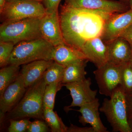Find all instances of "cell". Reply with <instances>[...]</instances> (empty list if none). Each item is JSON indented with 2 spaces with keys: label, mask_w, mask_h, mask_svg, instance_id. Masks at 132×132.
I'll return each mask as SVG.
<instances>
[{
  "label": "cell",
  "mask_w": 132,
  "mask_h": 132,
  "mask_svg": "<svg viewBox=\"0 0 132 132\" xmlns=\"http://www.w3.org/2000/svg\"><path fill=\"white\" fill-rule=\"evenodd\" d=\"M113 14L63 5L59 17L65 43L81 51L87 41L101 37L106 21Z\"/></svg>",
  "instance_id": "obj_1"
},
{
  "label": "cell",
  "mask_w": 132,
  "mask_h": 132,
  "mask_svg": "<svg viewBox=\"0 0 132 132\" xmlns=\"http://www.w3.org/2000/svg\"><path fill=\"white\" fill-rule=\"evenodd\" d=\"M46 86L42 77L28 88L19 103L5 115L4 121L30 118L43 120V99Z\"/></svg>",
  "instance_id": "obj_2"
},
{
  "label": "cell",
  "mask_w": 132,
  "mask_h": 132,
  "mask_svg": "<svg viewBox=\"0 0 132 132\" xmlns=\"http://www.w3.org/2000/svg\"><path fill=\"white\" fill-rule=\"evenodd\" d=\"M41 18H28L6 21L0 26V41L14 43L42 38Z\"/></svg>",
  "instance_id": "obj_3"
},
{
  "label": "cell",
  "mask_w": 132,
  "mask_h": 132,
  "mask_svg": "<svg viewBox=\"0 0 132 132\" xmlns=\"http://www.w3.org/2000/svg\"><path fill=\"white\" fill-rule=\"evenodd\" d=\"M54 47L43 38L18 43L15 45L8 65L20 66L35 61L53 60Z\"/></svg>",
  "instance_id": "obj_4"
},
{
  "label": "cell",
  "mask_w": 132,
  "mask_h": 132,
  "mask_svg": "<svg viewBox=\"0 0 132 132\" xmlns=\"http://www.w3.org/2000/svg\"><path fill=\"white\" fill-rule=\"evenodd\" d=\"M105 98L100 111L104 113L116 132H131L128 121L126 94L121 86L110 97Z\"/></svg>",
  "instance_id": "obj_5"
},
{
  "label": "cell",
  "mask_w": 132,
  "mask_h": 132,
  "mask_svg": "<svg viewBox=\"0 0 132 132\" xmlns=\"http://www.w3.org/2000/svg\"><path fill=\"white\" fill-rule=\"evenodd\" d=\"M46 14L42 3L35 1H20L7 2L2 13L1 19L6 21L28 18H41Z\"/></svg>",
  "instance_id": "obj_6"
},
{
  "label": "cell",
  "mask_w": 132,
  "mask_h": 132,
  "mask_svg": "<svg viewBox=\"0 0 132 132\" xmlns=\"http://www.w3.org/2000/svg\"><path fill=\"white\" fill-rule=\"evenodd\" d=\"M101 94L110 97L121 85V65L107 62L94 71Z\"/></svg>",
  "instance_id": "obj_7"
},
{
  "label": "cell",
  "mask_w": 132,
  "mask_h": 132,
  "mask_svg": "<svg viewBox=\"0 0 132 132\" xmlns=\"http://www.w3.org/2000/svg\"><path fill=\"white\" fill-rule=\"evenodd\" d=\"M64 5L74 9L104 11L111 14L128 11L126 3L113 0H65Z\"/></svg>",
  "instance_id": "obj_8"
},
{
  "label": "cell",
  "mask_w": 132,
  "mask_h": 132,
  "mask_svg": "<svg viewBox=\"0 0 132 132\" xmlns=\"http://www.w3.org/2000/svg\"><path fill=\"white\" fill-rule=\"evenodd\" d=\"M21 74L0 95L1 121H4L5 115L19 103L27 90Z\"/></svg>",
  "instance_id": "obj_9"
},
{
  "label": "cell",
  "mask_w": 132,
  "mask_h": 132,
  "mask_svg": "<svg viewBox=\"0 0 132 132\" xmlns=\"http://www.w3.org/2000/svg\"><path fill=\"white\" fill-rule=\"evenodd\" d=\"M132 24V10L112 15L107 20L101 38L106 43L120 37L121 34Z\"/></svg>",
  "instance_id": "obj_10"
},
{
  "label": "cell",
  "mask_w": 132,
  "mask_h": 132,
  "mask_svg": "<svg viewBox=\"0 0 132 132\" xmlns=\"http://www.w3.org/2000/svg\"><path fill=\"white\" fill-rule=\"evenodd\" d=\"M91 78L85 79L78 82L63 84L70 92L72 101L70 105L67 107L69 109L73 107L82 106L83 105L94 101L97 98V90H92L91 88Z\"/></svg>",
  "instance_id": "obj_11"
},
{
  "label": "cell",
  "mask_w": 132,
  "mask_h": 132,
  "mask_svg": "<svg viewBox=\"0 0 132 132\" xmlns=\"http://www.w3.org/2000/svg\"><path fill=\"white\" fill-rule=\"evenodd\" d=\"M40 28L42 38L54 46L65 43L58 11L51 14H46L42 17Z\"/></svg>",
  "instance_id": "obj_12"
},
{
  "label": "cell",
  "mask_w": 132,
  "mask_h": 132,
  "mask_svg": "<svg viewBox=\"0 0 132 132\" xmlns=\"http://www.w3.org/2000/svg\"><path fill=\"white\" fill-rule=\"evenodd\" d=\"M81 51L88 61L93 63L97 68L108 62V45L101 37L87 41L82 46Z\"/></svg>",
  "instance_id": "obj_13"
},
{
  "label": "cell",
  "mask_w": 132,
  "mask_h": 132,
  "mask_svg": "<svg viewBox=\"0 0 132 132\" xmlns=\"http://www.w3.org/2000/svg\"><path fill=\"white\" fill-rule=\"evenodd\" d=\"M100 103L98 99L85 104L77 111L81 114L79 117V122L83 126L90 124L95 132H108L107 128L104 126L100 118Z\"/></svg>",
  "instance_id": "obj_14"
},
{
  "label": "cell",
  "mask_w": 132,
  "mask_h": 132,
  "mask_svg": "<svg viewBox=\"0 0 132 132\" xmlns=\"http://www.w3.org/2000/svg\"><path fill=\"white\" fill-rule=\"evenodd\" d=\"M107 44L109 48L108 62L117 65L130 62L131 50V45L127 41L119 37Z\"/></svg>",
  "instance_id": "obj_15"
},
{
  "label": "cell",
  "mask_w": 132,
  "mask_h": 132,
  "mask_svg": "<svg viewBox=\"0 0 132 132\" xmlns=\"http://www.w3.org/2000/svg\"><path fill=\"white\" fill-rule=\"evenodd\" d=\"M54 62L53 60H40L22 65L20 73L26 87L28 88L40 80L45 71Z\"/></svg>",
  "instance_id": "obj_16"
},
{
  "label": "cell",
  "mask_w": 132,
  "mask_h": 132,
  "mask_svg": "<svg viewBox=\"0 0 132 132\" xmlns=\"http://www.w3.org/2000/svg\"><path fill=\"white\" fill-rule=\"evenodd\" d=\"M85 59H87L81 51L74 48L65 43L60 44L54 47L52 60L65 67L75 62Z\"/></svg>",
  "instance_id": "obj_17"
},
{
  "label": "cell",
  "mask_w": 132,
  "mask_h": 132,
  "mask_svg": "<svg viewBox=\"0 0 132 132\" xmlns=\"http://www.w3.org/2000/svg\"><path fill=\"white\" fill-rule=\"evenodd\" d=\"M87 59L75 62L65 67L62 84L81 81L86 79L87 73L85 71Z\"/></svg>",
  "instance_id": "obj_18"
},
{
  "label": "cell",
  "mask_w": 132,
  "mask_h": 132,
  "mask_svg": "<svg viewBox=\"0 0 132 132\" xmlns=\"http://www.w3.org/2000/svg\"><path fill=\"white\" fill-rule=\"evenodd\" d=\"M20 66L9 65L0 70V95L9 85L14 82L20 74Z\"/></svg>",
  "instance_id": "obj_19"
},
{
  "label": "cell",
  "mask_w": 132,
  "mask_h": 132,
  "mask_svg": "<svg viewBox=\"0 0 132 132\" xmlns=\"http://www.w3.org/2000/svg\"><path fill=\"white\" fill-rule=\"evenodd\" d=\"M43 120L52 132H67L68 127L64 125L61 119L53 109L46 108L43 109Z\"/></svg>",
  "instance_id": "obj_20"
},
{
  "label": "cell",
  "mask_w": 132,
  "mask_h": 132,
  "mask_svg": "<svg viewBox=\"0 0 132 132\" xmlns=\"http://www.w3.org/2000/svg\"><path fill=\"white\" fill-rule=\"evenodd\" d=\"M65 67L54 62L46 70L43 76L46 85L54 82H62Z\"/></svg>",
  "instance_id": "obj_21"
},
{
  "label": "cell",
  "mask_w": 132,
  "mask_h": 132,
  "mask_svg": "<svg viewBox=\"0 0 132 132\" xmlns=\"http://www.w3.org/2000/svg\"><path fill=\"white\" fill-rule=\"evenodd\" d=\"M62 86V82H56L46 85L43 99V109L46 108L54 109L56 93Z\"/></svg>",
  "instance_id": "obj_22"
},
{
  "label": "cell",
  "mask_w": 132,
  "mask_h": 132,
  "mask_svg": "<svg viewBox=\"0 0 132 132\" xmlns=\"http://www.w3.org/2000/svg\"><path fill=\"white\" fill-rule=\"evenodd\" d=\"M120 86L125 94L132 93V65L130 62L121 65Z\"/></svg>",
  "instance_id": "obj_23"
},
{
  "label": "cell",
  "mask_w": 132,
  "mask_h": 132,
  "mask_svg": "<svg viewBox=\"0 0 132 132\" xmlns=\"http://www.w3.org/2000/svg\"><path fill=\"white\" fill-rule=\"evenodd\" d=\"M15 44L9 42L0 41V67L7 65Z\"/></svg>",
  "instance_id": "obj_24"
},
{
  "label": "cell",
  "mask_w": 132,
  "mask_h": 132,
  "mask_svg": "<svg viewBox=\"0 0 132 132\" xmlns=\"http://www.w3.org/2000/svg\"><path fill=\"white\" fill-rule=\"evenodd\" d=\"M10 125L8 128L9 132H24L27 131L31 121L29 119L10 120Z\"/></svg>",
  "instance_id": "obj_25"
},
{
  "label": "cell",
  "mask_w": 132,
  "mask_h": 132,
  "mask_svg": "<svg viewBox=\"0 0 132 132\" xmlns=\"http://www.w3.org/2000/svg\"><path fill=\"white\" fill-rule=\"evenodd\" d=\"M48 126L46 122L36 120L30 123L27 132H47L49 131Z\"/></svg>",
  "instance_id": "obj_26"
},
{
  "label": "cell",
  "mask_w": 132,
  "mask_h": 132,
  "mask_svg": "<svg viewBox=\"0 0 132 132\" xmlns=\"http://www.w3.org/2000/svg\"><path fill=\"white\" fill-rule=\"evenodd\" d=\"M61 0H43V4L46 10V14H51L58 11V7Z\"/></svg>",
  "instance_id": "obj_27"
},
{
  "label": "cell",
  "mask_w": 132,
  "mask_h": 132,
  "mask_svg": "<svg viewBox=\"0 0 132 132\" xmlns=\"http://www.w3.org/2000/svg\"><path fill=\"white\" fill-rule=\"evenodd\" d=\"M67 132H95V131L92 126L80 127L71 125L68 128Z\"/></svg>",
  "instance_id": "obj_28"
},
{
  "label": "cell",
  "mask_w": 132,
  "mask_h": 132,
  "mask_svg": "<svg viewBox=\"0 0 132 132\" xmlns=\"http://www.w3.org/2000/svg\"><path fill=\"white\" fill-rule=\"evenodd\" d=\"M120 37L125 39L129 43L131 46L132 45V24L126 29Z\"/></svg>",
  "instance_id": "obj_29"
},
{
  "label": "cell",
  "mask_w": 132,
  "mask_h": 132,
  "mask_svg": "<svg viewBox=\"0 0 132 132\" xmlns=\"http://www.w3.org/2000/svg\"><path fill=\"white\" fill-rule=\"evenodd\" d=\"M127 113L132 114V93L126 94Z\"/></svg>",
  "instance_id": "obj_30"
},
{
  "label": "cell",
  "mask_w": 132,
  "mask_h": 132,
  "mask_svg": "<svg viewBox=\"0 0 132 132\" xmlns=\"http://www.w3.org/2000/svg\"><path fill=\"white\" fill-rule=\"evenodd\" d=\"M7 3L6 0H0V14L3 12Z\"/></svg>",
  "instance_id": "obj_31"
},
{
  "label": "cell",
  "mask_w": 132,
  "mask_h": 132,
  "mask_svg": "<svg viewBox=\"0 0 132 132\" xmlns=\"http://www.w3.org/2000/svg\"><path fill=\"white\" fill-rule=\"evenodd\" d=\"M127 115L128 124H129L131 131L132 132V114L127 113Z\"/></svg>",
  "instance_id": "obj_32"
},
{
  "label": "cell",
  "mask_w": 132,
  "mask_h": 132,
  "mask_svg": "<svg viewBox=\"0 0 132 132\" xmlns=\"http://www.w3.org/2000/svg\"><path fill=\"white\" fill-rule=\"evenodd\" d=\"M6 1L7 3L20 1H35L40 2H42L43 0H6Z\"/></svg>",
  "instance_id": "obj_33"
},
{
  "label": "cell",
  "mask_w": 132,
  "mask_h": 132,
  "mask_svg": "<svg viewBox=\"0 0 132 132\" xmlns=\"http://www.w3.org/2000/svg\"><path fill=\"white\" fill-rule=\"evenodd\" d=\"M128 3L130 9L132 10V0H129Z\"/></svg>",
  "instance_id": "obj_34"
},
{
  "label": "cell",
  "mask_w": 132,
  "mask_h": 132,
  "mask_svg": "<svg viewBox=\"0 0 132 132\" xmlns=\"http://www.w3.org/2000/svg\"><path fill=\"white\" fill-rule=\"evenodd\" d=\"M131 60H130V62L132 65V46H131Z\"/></svg>",
  "instance_id": "obj_35"
},
{
  "label": "cell",
  "mask_w": 132,
  "mask_h": 132,
  "mask_svg": "<svg viewBox=\"0 0 132 132\" xmlns=\"http://www.w3.org/2000/svg\"><path fill=\"white\" fill-rule=\"evenodd\" d=\"M121 1H123V2L125 3L128 2V1L129 0H120Z\"/></svg>",
  "instance_id": "obj_36"
}]
</instances>
